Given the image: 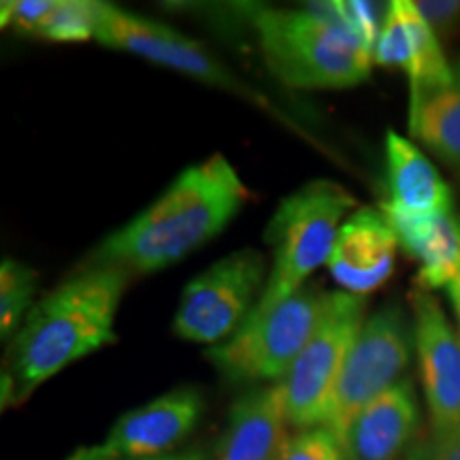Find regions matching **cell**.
Instances as JSON below:
<instances>
[{
  "mask_svg": "<svg viewBox=\"0 0 460 460\" xmlns=\"http://www.w3.org/2000/svg\"><path fill=\"white\" fill-rule=\"evenodd\" d=\"M418 422L416 390L410 379H401L349 424L343 439L348 460H399L411 444Z\"/></svg>",
  "mask_w": 460,
  "mask_h": 460,
  "instance_id": "cell-15",
  "label": "cell"
},
{
  "mask_svg": "<svg viewBox=\"0 0 460 460\" xmlns=\"http://www.w3.org/2000/svg\"><path fill=\"white\" fill-rule=\"evenodd\" d=\"M278 460H348V454L329 427H314L288 437Z\"/></svg>",
  "mask_w": 460,
  "mask_h": 460,
  "instance_id": "cell-21",
  "label": "cell"
},
{
  "mask_svg": "<svg viewBox=\"0 0 460 460\" xmlns=\"http://www.w3.org/2000/svg\"><path fill=\"white\" fill-rule=\"evenodd\" d=\"M329 292L307 284L278 307L250 314L226 341L207 349L217 373L233 384H279L318 329Z\"/></svg>",
  "mask_w": 460,
  "mask_h": 460,
  "instance_id": "cell-5",
  "label": "cell"
},
{
  "mask_svg": "<svg viewBox=\"0 0 460 460\" xmlns=\"http://www.w3.org/2000/svg\"><path fill=\"white\" fill-rule=\"evenodd\" d=\"M394 228L376 207H358L339 228L326 269L349 295L367 296L390 279L396 261Z\"/></svg>",
  "mask_w": 460,
  "mask_h": 460,
  "instance_id": "cell-12",
  "label": "cell"
},
{
  "mask_svg": "<svg viewBox=\"0 0 460 460\" xmlns=\"http://www.w3.org/2000/svg\"><path fill=\"white\" fill-rule=\"evenodd\" d=\"M349 211H356V199L329 180L305 183L281 200L264 228V241L273 250V267L252 314L269 312L307 286L315 269L329 261Z\"/></svg>",
  "mask_w": 460,
  "mask_h": 460,
  "instance_id": "cell-4",
  "label": "cell"
},
{
  "mask_svg": "<svg viewBox=\"0 0 460 460\" xmlns=\"http://www.w3.org/2000/svg\"><path fill=\"white\" fill-rule=\"evenodd\" d=\"M447 296H450L454 314H456V322H458V332H460V275L454 279V284L447 288Z\"/></svg>",
  "mask_w": 460,
  "mask_h": 460,
  "instance_id": "cell-26",
  "label": "cell"
},
{
  "mask_svg": "<svg viewBox=\"0 0 460 460\" xmlns=\"http://www.w3.org/2000/svg\"><path fill=\"white\" fill-rule=\"evenodd\" d=\"M54 0H4L0 4V24L11 31L34 37L43 17L49 13Z\"/></svg>",
  "mask_w": 460,
  "mask_h": 460,
  "instance_id": "cell-23",
  "label": "cell"
},
{
  "mask_svg": "<svg viewBox=\"0 0 460 460\" xmlns=\"http://www.w3.org/2000/svg\"><path fill=\"white\" fill-rule=\"evenodd\" d=\"M410 132L441 163L460 172V60L452 77L410 96Z\"/></svg>",
  "mask_w": 460,
  "mask_h": 460,
  "instance_id": "cell-18",
  "label": "cell"
},
{
  "mask_svg": "<svg viewBox=\"0 0 460 460\" xmlns=\"http://www.w3.org/2000/svg\"><path fill=\"white\" fill-rule=\"evenodd\" d=\"M399 245L418 262L416 288L447 290L460 275V224L452 214L407 217L388 216Z\"/></svg>",
  "mask_w": 460,
  "mask_h": 460,
  "instance_id": "cell-17",
  "label": "cell"
},
{
  "mask_svg": "<svg viewBox=\"0 0 460 460\" xmlns=\"http://www.w3.org/2000/svg\"><path fill=\"white\" fill-rule=\"evenodd\" d=\"M416 7L437 37H452L460 31V0H418Z\"/></svg>",
  "mask_w": 460,
  "mask_h": 460,
  "instance_id": "cell-24",
  "label": "cell"
},
{
  "mask_svg": "<svg viewBox=\"0 0 460 460\" xmlns=\"http://www.w3.org/2000/svg\"><path fill=\"white\" fill-rule=\"evenodd\" d=\"M66 460H107V458L99 456L94 450V446H92V447H82V450H77L73 456H68Z\"/></svg>",
  "mask_w": 460,
  "mask_h": 460,
  "instance_id": "cell-27",
  "label": "cell"
},
{
  "mask_svg": "<svg viewBox=\"0 0 460 460\" xmlns=\"http://www.w3.org/2000/svg\"><path fill=\"white\" fill-rule=\"evenodd\" d=\"M413 329L401 307L388 305L365 320L354 339L332 401L329 427L345 439L349 424L369 402L401 382L410 365Z\"/></svg>",
  "mask_w": 460,
  "mask_h": 460,
  "instance_id": "cell-9",
  "label": "cell"
},
{
  "mask_svg": "<svg viewBox=\"0 0 460 460\" xmlns=\"http://www.w3.org/2000/svg\"><path fill=\"white\" fill-rule=\"evenodd\" d=\"M458 224H460V217H458Z\"/></svg>",
  "mask_w": 460,
  "mask_h": 460,
  "instance_id": "cell-29",
  "label": "cell"
},
{
  "mask_svg": "<svg viewBox=\"0 0 460 460\" xmlns=\"http://www.w3.org/2000/svg\"><path fill=\"white\" fill-rule=\"evenodd\" d=\"M39 275L28 264L4 258L0 264V335L13 339L34 307Z\"/></svg>",
  "mask_w": 460,
  "mask_h": 460,
  "instance_id": "cell-19",
  "label": "cell"
},
{
  "mask_svg": "<svg viewBox=\"0 0 460 460\" xmlns=\"http://www.w3.org/2000/svg\"><path fill=\"white\" fill-rule=\"evenodd\" d=\"M410 301L420 382L433 435H441L460 427V332L430 292L416 288Z\"/></svg>",
  "mask_w": 460,
  "mask_h": 460,
  "instance_id": "cell-10",
  "label": "cell"
},
{
  "mask_svg": "<svg viewBox=\"0 0 460 460\" xmlns=\"http://www.w3.org/2000/svg\"><path fill=\"white\" fill-rule=\"evenodd\" d=\"M386 200L379 209L388 216L427 217L452 214V190L420 147L399 132H386Z\"/></svg>",
  "mask_w": 460,
  "mask_h": 460,
  "instance_id": "cell-14",
  "label": "cell"
},
{
  "mask_svg": "<svg viewBox=\"0 0 460 460\" xmlns=\"http://www.w3.org/2000/svg\"><path fill=\"white\" fill-rule=\"evenodd\" d=\"M332 9L367 48L371 51L376 49L379 31L384 24V20L379 22L376 4L360 3V0H341V3H332Z\"/></svg>",
  "mask_w": 460,
  "mask_h": 460,
  "instance_id": "cell-22",
  "label": "cell"
},
{
  "mask_svg": "<svg viewBox=\"0 0 460 460\" xmlns=\"http://www.w3.org/2000/svg\"><path fill=\"white\" fill-rule=\"evenodd\" d=\"M264 65L292 90H348L367 82L373 51L332 3L314 9H258L252 15Z\"/></svg>",
  "mask_w": 460,
  "mask_h": 460,
  "instance_id": "cell-3",
  "label": "cell"
},
{
  "mask_svg": "<svg viewBox=\"0 0 460 460\" xmlns=\"http://www.w3.org/2000/svg\"><path fill=\"white\" fill-rule=\"evenodd\" d=\"M365 314L367 296L329 292L318 329L279 382L288 427L303 430L329 422L339 379Z\"/></svg>",
  "mask_w": 460,
  "mask_h": 460,
  "instance_id": "cell-7",
  "label": "cell"
},
{
  "mask_svg": "<svg viewBox=\"0 0 460 460\" xmlns=\"http://www.w3.org/2000/svg\"><path fill=\"white\" fill-rule=\"evenodd\" d=\"M373 65L401 68L410 77L411 96L446 84L454 68L439 37L411 0H394L386 7Z\"/></svg>",
  "mask_w": 460,
  "mask_h": 460,
  "instance_id": "cell-13",
  "label": "cell"
},
{
  "mask_svg": "<svg viewBox=\"0 0 460 460\" xmlns=\"http://www.w3.org/2000/svg\"><path fill=\"white\" fill-rule=\"evenodd\" d=\"M286 424L279 384L247 390L230 407L217 460H278Z\"/></svg>",
  "mask_w": 460,
  "mask_h": 460,
  "instance_id": "cell-16",
  "label": "cell"
},
{
  "mask_svg": "<svg viewBox=\"0 0 460 460\" xmlns=\"http://www.w3.org/2000/svg\"><path fill=\"white\" fill-rule=\"evenodd\" d=\"M267 278V261L254 247L220 258L183 288L172 331L192 343L226 341L254 312Z\"/></svg>",
  "mask_w": 460,
  "mask_h": 460,
  "instance_id": "cell-8",
  "label": "cell"
},
{
  "mask_svg": "<svg viewBox=\"0 0 460 460\" xmlns=\"http://www.w3.org/2000/svg\"><path fill=\"white\" fill-rule=\"evenodd\" d=\"M247 197L233 163L214 154L183 169L147 209L109 234L88 264L118 267L130 275L163 271L216 239Z\"/></svg>",
  "mask_w": 460,
  "mask_h": 460,
  "instance_id": "cell-1",
  "label": "cell"
},
{
  "mask_svg": "<svg viewBox=\"0 0 460 460\" xmlns=\"http://www.w3.org/2000/svg\"><path fill=\"white\" fill-rule=\"evenodd\" d=\"M146 460H205V458L197 452H188V454H164V456L146 458Z\"/></svg>",
  "mask_w": 460,
  "mask_h": 460,
  "instance_id": "cell-28",
  "label": "cell"
},
{
  "mask_svg": "<svg viewBox=\"0 0 460 460\" xmlns=\"http://www.w3.org/2000/svg\"><path fill=\"white\" fill-rule=\"evenodd\" d=\"M96 0H54L34 39L49 43L94 41Z\"/></svg>",
  "mask_w": 460,
  "mask_h": 460,
  "instance_id": "cell-20",
  "label": "cell"
},
{
  "mask_svg": "<svg viewBox=\"0 0 460 460\" xmlns=\"http://www.w3.org/2000/svg\"><path fill=\"white\" fill-rule=\"evenodd\" d=\"M429 460H460V427L447 433L433 435Z\"/></svg>",
  "mask_w": 460,
  "mask_h": 460,
  "instance_id": "cell-25",
  "label": "cell"
},
{
  "mask_svg": "<svg viewBox=\"0 0 460 460\" xmlns=\"http://www.w3.org/2000/svg\"><path fill=\"white\" fill-rule=\"evenodd\" d=\"M94 41L102 45V48L139 56L143 60L152 62V65L186 75V77L197 79V82L209 85V88H217L228 92V94L239 96V99L250 102V105L275 115L279 122H286L288 126L298 130L296 124L286 113H281L262 92H258L250 84H245L243 79H239L214 54H209L205 45L186 37V34L175 31V28L160 24V22L149 20V17H143L139 13H132V11L119 9L115 4L96 0Z\"/></svg>",
  "mask_w": 460,
  "mask_h": 460,
  "instance_id": "cell-6",
  "label": "cell"
},
{
  "mask_svg": "<svg viewBox=\"0 0 460 460\" xmlns=\"http://www.w3.org/2000/svg\"><path fill=\"white\" fill-rule=\"evenodd\" d=\"M203 416V399L194 388H175L126 411L107 439L94 446L107 460H146L164 456L192 433Z\"/></svg>",
  "mask_w": 460,
  "mask_h": 460,
  "instance_id": "cell-11",
  "label": "cell"
},
{
  "mask_svg": "<svg viewBox=\"0 0 460 460\" xmlns=\"http://www.w3.org/2000/svg\"><path fill=\"white\" fill-rule=\"evenodd\" d=\"M128 279L124 269L85 264L34 303L9 348L17 401L115 341V315Z\"/></svg>",
  "mask_w": 460,
  "mask_h": 460,
  "instance_id": "cell-2",
  "label": "cell"
}]
</instances>
